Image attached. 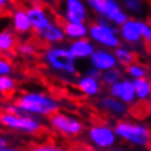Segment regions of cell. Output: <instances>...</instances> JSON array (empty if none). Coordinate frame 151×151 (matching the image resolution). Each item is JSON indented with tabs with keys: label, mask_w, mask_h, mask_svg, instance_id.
Returning <instances> with one entry per match:
<instances>
[{
	"label": "cell",
	"mask_w": 151,
	"mask_h": 151,
	"mask_svg": "<svg viewBox=\"0 0 151 151\" xmlns=\"http://www.w3.org/2000/svg\"><path fill=\"white\" fill-rule=\"evenodd\" d=\"M16 110L24 114L49 118L62 109V103L56 96L46 91H22L17 92L9 104Z\"/></svg>",
	"instance_id": "6da1fadb"
},
{
	"label": "cell",
	"mask_w": 151,
	"mask_h": 151,
	"mask_svg": "<svg viewBox=\"0 0 151 151\" xmlns=\"http://www.w3.org/2000/svg\"><path fill=\"white\" fill-rule=\"evenodd\" d=\"M42 65L59 80L73 82L78 76V64L70 54L68 45L60 44L54 46H45L40 52Z\"/></svg>",
	"instance_id": "7a4b0ae2"
},
{
	"label": "cell",
	"mask_w": 151,
	"mask_h": 151,
	"mask_svg": "<svg viewBox=\"0 0 151 151\" xmlns=\"http://www.w3.org/2000/svg\"><path fill=\"white\" fill-rule=\"evenodd\" d=\"M0 129L12 133L42 138L47 132V126L39 116L24 114L16 110L10 105L0 110Z\"/></svg>",
	"instance_id": "3957f363"
},
{
	"label": "cell",
	"mask_w": 151,
	"mask_h": 151,
	"mask_svg": "<svg viewBox=\"0 0 151 151\" xmlns=\"http://www.w3.org/2000/svg\"><path fill=\"white\" fill-rule=\"evenodd\" d=\"M114 129L118 139L138 149L151 147V128L141 120L123 118L115 120Z\"/></svg>",
	"instance_id": "277c9868"
},
{
	"label": "cell",
	"mask_w": 151,
	"mask_h": 151,
	"mask_svg": "<svg viewBox=\"0 0 151 151\" xmlns=\"http://www.w3.org/2000/svg\"><path fill=\"white\" fill-rule=\"evenodd\" d=\"M46 119V126L49 129L64 139H77L82 134H85L86 124L83 119L77 114L59 110Z\"/></svg>",
	"instance_id": "5b68a950"
},
{
	"label": "cell",
	"mask_w": 151,
	"mask_h": 151,
	"mask_svg": "<svg viewBox=\"0 0 151 151\" xmlns=\"http://www.w3.org/2000/svg\"><path fill=\"white\" fill-rule=\"evenodd\" d=\"M88 39L97 47H104L109 50H115L122 44V40L119 37V27L106 19L97 17L88 22Z\"/></svg>",
	"instance_id": "8992f818"
},
{
	"label": "cell",
	"mask_w": 151,
	"mask_h": 151,
	"mask_svg": "<svg viewBox=\"0 0 151 151\" xmlns=\"http://www.w3.org/2000/svg\"><path fill=\"white\" fill-rule=\"evenodd\" d=\"M85 137L87 145L103 151H110L118 143V136L115 133L114 124L108 122H93L86 128Z\"/></svg>",
	"instance_id": "52a82bcc"
},
{
	"label": "cell",
	"mask_w": 151,
	"mask_h": 151,
	"mask_svg": "<svg viewBox=\"0 0 151 151\" xmlns=\"http://www.w3.org/2000/svg\"><path fill=\"white\" fill-rule=\"evenodd\" d=\"M87 4L93 17L106 19L116 27L129 18L119 0H87Z\"/></svg>",
	"instance_id": "ba28073f"
},
{
	"label": "cell",
	"mask_w": 151,
	"mask_h": 151,
	"mask_svg": "<svg viewBox=\"0 0 151 151\" xmlns=\"http://www.w3.org/2000/svg\"><path fill=\"white\" fill-rule=\"evenodd\" d=\"M54 10L62 22H87L88 23L92 17L87 0H58Z\"/></svg>",
	"instance_id": "9c48e42d"
},
{
	"label": "cell",
	"mask_w": 151,
	"mask_h": 151,
	"mask_svg": "<svg viewBox=\"0 0 151 151\" xmlns=\"http://www.w3.org/2000/svg\"><path fill=\"white\" fill-rule=\"evenodd\" d=\"M27 13L32 24V33L33 36L39 35L41 31H44L49 24L56 18L55 10L51 5L44 3L42 0H36V1L26 4Z\"/></svg>",
	"instance_id": "30bf717a"
},
{
	"label": "cell",
	"mask_w": 151,
	"mask_h": 151,
	"mask_svg": "<svg viewBox=\"0 0 151 151\" xmlns=\"http://www.w3.org/2000/svg\"><path fill=\"white\" fill-rule=\"evenodd\" d=\"M8 18L10 21V28L13 29L17 36H19L21 39L33 36L32 24H31V21H29L27 8H26L24 3L13 0V4L9 10Z\"/></svg>",
	"instance_id": "8fae6325"
},
{
	"label": "cell",
	"mask_w": 151,
	"mask_h": 151,
	"mask_svg": "<svg viewBox=\"0 0 151 151\" xmlns=\"http://www.w3.org/2000/svg\"><path fill=\"white\" fill-rule=\"evenodd\" d=\"M95 108L103 115L113 120L127 118L131 111V108L128 105H126L116 97L109 95L108 92L101 93L97 99H95Z\"/></svg>",
	"instance_id": "7c38bea8"
},
{
	"label": "cell",
	"mask_w": 151,
	"mask_h": 151,
	"mask_svg": "<svg viewBox=\"0 0 151 151\" xmlns=\"http://www.w3.org/2000/svg\"><path fill=\"white\" fill-rule=\"evenodd\" d=\"M73 83L77 92L86 99H97L105 90L99 77H93V76H90L87 73L77 76Z\"/></svg>",
	"instance_id": "4fadbf2b"
},
{
	"label": "cell",
	"mask_w": 151,
	"mask_h": 151,
	"mask_svg": "<svg viewBox=\"0 0 151 151\" xmlns=\"http://www.w3.org/2000/svg\"><path fill=\"white\" fill-rule=\"evenodd\" d=\"M106 92L109 95L116 97L120 101H123L126 105H128L129 108L134 106L137 104V97H136V92H134V86H133V81L128 77H124L116 83L106 87Z\"/></svg>",
	"instance_id": "5bb4252c"
},
{
	"label": "cell",
	"mask_w": 151,
	"mask_h": 151,
	"mask_svg": "<svg viewBox=\"0 0 151 151\" xmlns=\"http://www.w3.org/2000/svg\"><path fill=\"white\" fill-rule=\"evenodd\" d=\"M119 37L122 44L132 47H138L142 45L141 36V18L129 17L122 26H119Z\"/></svg>",
	"instance_id": "9a60e30c"
},
{
	"label": "cell",
	"mask_w": 151,
	"mask_h": 151,
	"mask_svg": "<svg viewBox=\"0 0 151 151\" xmlns=\"http://www.w3.org/2000/svg\"><path fill=\"white\" fill-rule=\"evenodd\" d=\"M33 37L39 41L42 47L64 44V41L67 40L65 35H64L63 23H62V21L58 18V16H56L55 19L52 21L51 23L44 29V31H41L39 35H36Z\"/></svg>",
	"instance_id": "2e32d148"
},
{
	"label": "cell",
	"mask_w": 151,
	"mask_h": 151,
	"mask_svg": "<svg viewBox=\"0 0 151 151\" xmlns=\"http://www.w3.org/2000/svg\"><path fill=\"white\" fill-rule=\"evenodd\" d=\"M90 67L95 68L99 72H104L111 68L119 67L118 62H116L114 50H109V49L104 47H97L95 49V51L92 52V55L88 59Z\"/></svg>",
	"instance_id": "e0dca14e"
},
{
	"label": "cell",
	"mask_w": 151,
	"mask_h": 151,
	"mask_svg": "<svg viewBox=\"0 0 151 151\" xmlns=\"http://www.w3.org/2000/svg\"><path fill=\"white\" fill-rule=\"evenodd\" d=\"M68 49H69L70 54L74 56V59L77 60H88L90 56L92 55V52L95 51L96 45L92 42L88 37L85 39H80V40H73L68 42Z\"/></svg>",
	"instance_id": "ac0fdd59"
},
{
	"label": "cell",
	"mask_w": 151,
	"mask_h": 151,
	"mask_svg": "<svg viewBox=\"0 0 151 151\" xmlns=\"http://www.w3.org/2000/svg\"><path fill=\"white\" fill-rule=\"evenodd\" d=\"M21 37L17 36L12 28H3L0 29V55L13 58L16 56V51Z\"/></svg>",
	"instance_id": "d6986e66"
},
{
	"label": "cell",
	"mask_w": 151,
	"mask_h": 151,
	"mask_svg": "<svg viewBox=\"0 0 151 151\" xmlns=\"http://www.w3.org/2000/svg\"><path fill=\"white\" fill-rule=\"evenodd\" d=\"M123 9L132 18H143L149 13L151 0H119Z\"/></svg>",
	"instance_id": "ffe728a7"
},
{
	"label": "cell",
	"mask_w": 151,
	"mask_h": 151,
	"mask_svg": "<svg viewBox=\"0 0 151 151\" xmlns=\"http://www.w3.org/2000/svg\"><path fill=\"white\" fill-rule=\"evenodd\" d=\"M64 35L68 41L80 40L88 37V23L87 22H62Z\"/></svg>",
	"instance_id": "44dd1931"
},
{
	"label": "cell",
	"mask_w": 151,
	"mask_h": 151,
	"mask_svg": "<svg viewBox=\"0 0 151 151\" xmlns=\"http://www.w3.org/2000/svg\"><path fill=\"white\" fill-rule=\"evenodd\" d=\"M26 149H27V151H76V149L65 145V143L55 142L51 139L32 141L26 146Z\"/></svg>",
	"instance_id": "7402d4cb"
},
{
	"label": "cell",
	"mask_w": 151,
	"mask_h": 151,
	"mask_svg": "<svg viewBox=\"0 0 151 151\" xmlns=\"http://www.w3.org/2000/svg\"><path fill=\"white\" fill-rule=\"evenodd\" d=\"M114 54L116 62H118V65L122 68H126L127 65H129L131 63H133L138 59L137 51L134 50V47L128 46L126 44H120L114 50Z\"/></svg>",
	"instance_id": "603a6c76"
},
{
	"label": "cell",
	"mask_w": 151,
	"mask_h": 151,
	"mask_svg": "<svg viewBox=\"0 0 151 151\" xmlns=\"http://www.w3.org/2000/svg\"><path fill=\"white\" fill-rule=\"evenodd\" d=\"M18 90V82L12 74H0V96L13 99Z\"/></svg>",
	"instance_id": "cb8c5ba5"
},
{
	"label": "cell",
	"mask_w": 151,
	"mask_h": 151,
	"mask_svg": "<svg viewBox=\"0 0 151 151\" xmlns=\"http://www.w3.org/2000/svg\"><path fill=\"white\" fill-rule=\"evenodd\" d=\"M124 69V76L128 78L133 80H139V78H145L150 76V68L146 65L143 62H139L137 59L136 62L131 63L129 65H127Z\"/></svg>",
	"instance_id": "d4e9b609"
},
{
	"label": "cell",
	"mask_w": 151,
	"mask_h": 151,
	"mask_svg": "<svg viewBox=\"0 0 151 151\" xmlns=\"http://www.w3.org/2000/svg\"><path fill=\"white\" fill-rule=\"evenodd\" d=\"M133 86L137 103H147L151 95V78L145 77L139 80H133Z\"/></svg>",
	"instance_id": "484cf974"
},
{
	"label": "cell",
	"mask_w": 151,
	"mask_h": 151,
	"mask_svg": "<svg viewBox=\"0 0 151 151\" xmlns=\"http://www.w3.org/2000/svg\"><path fill=\"white\" fill-rule=\"evenodd\" d=\"M123 77H124V69L122 67H115V68H111V69L101 72L100 80H101V82H103L104 87L106 88V87H109V86L119 82Z\"/></svg>",
	"instance_id": "4316f807"
},
{
	"label": "cell",
	"mask_w": 151,
	"mask_h": 151,
	"mask_svg": "<svg viewBox=\"0 0 151 151\" xmlns=\"http://www.w3.org/2000/svg\"><path fill=\"white\" fill-rule=\"evenodd\" d=\"M141 36L142 45L147 49H151V21L141 18Z\"/></svg>",
	"instance_id": "83f0119b"
},
{
	"label": "cell",
	"mask_w": 151,
	"mask_h": 151,
	"mask_svg": "<svg viewBox=\"0 0 151 151\" xmlns=\"http://www.w3.org/2000/svg\"><path fill=\"white\" fill-rule=\"evenodd\" d=\"M14 63L12 58L0 55V74H13Z\"/></svg>",
	"instance_id": "f1b7e54d"
},
{
	"label": "cell",
	"mask_w": 151,
	"mask_h": 151,
	"mask_svg": "<svg viewBox=\"0 0 151 151\" xmlns=\"http://www.w3.org/2000/svg\"><path fill=\"white\" fill-rule=\"evenodd\" d=\"M13 0H0V18L8 17L9 10L12 8Z\"/></svg>",
	"instance_id": "f546056e"
},
{
	"label": "cell",
	"mask_w": 151,
	"mask_h": 151,
	"mask_svg": "<svg viewBox=\"0 0 151 151\" xmlns=\"http://www.w3.org/2000/svg\"><path fill=\"white\" fill-rule=\"evenodd\" d=\"M0 151H27L26 147H22V146H16V145H6L4 146Z\"/></svg>",
	"instance_id": "4dcf8cb0"
},
{
	"label": "cell",
	"mask_w": 151,
	"mask_h": 151,
	"mask_svg": "<svg viewBox=\"0 0 151 151\" xmlns=\"http://www.w3.org/2000/svg\"><path fill=\"white\" fill-rule=\"evenodd\" d=\"M9 143V138L6 137V134L3 132L1 129H0V150L3 149L4 146H6Z\"/></svg>",
	"instance_id": "1f68e13d"
},
{
	"label": "cell",
	"mask_w": 151,
	"mask_h": 151,
	"mask_svg": "<svg viewBox=\"0 0 151 151\" xmlns=\"http://www.w3.org/2000/svg\"><path fill=\"white\" fill-rule=\"evenodd\" d=\"M76 151H103V150L95 149V147H91V146H81L78 149H76Z\"/></svg>",
	"instance_id": "d6a6232c"
},
{
	"label": "cell",
	"mask_w": 151,
	"mask_h": 151,
	"mask_svg": "<svg viewBox=\"0 0 151 151\" xmlns=\"http://www.w3.org/2000/svg\"><path fill=\"white\" fill-rule=\"evenodd\" d=\"M17 1H21V3H24V4H28V3L36 1V0H17Z\"/></svg>",
	"instance_id": "836d02e7"
},
{
	"label": "cell",
	"mask_w": 151,
	"mask_h": 151,
	"mask_svg": "<svg viewBox=\"0 0 151 151\" xmlns=\"http://www.w3.org/2000/svg\"><path fill=\"white\" fill-rule=\"evenodd\" d=\"M147 104H149V106L151 108V95H150V97H149V100H147Z\"/></svg>",
	"instance_id": "e575fe53"
},
{
	"label": "cell",
	"mask_w": 151,
	"mask_h": 151,
	"mask_svg": "<svg viewBox=\"0 0 151 151\" xmlns=\"http://www.w3.org/2000/svg\"><path fill=\"white\" fill-rule=\"evenodd\" d=\"M149 68H150V72H151V58H150V67Z\"/></svg>",
	"instance_id": "d590c367"
}]
</instances>
